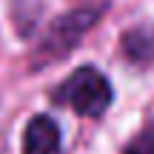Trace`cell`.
<instances>
[{"label": "cell", "instance_id": "6da1fadb", "mask_svg": "<svg viewBox=\"0 0 154 154\" xmlns=\"http://www.w3.org/2000/svg\"><path fill=\"white\" fill-rule=\"evenodd\" d=\"M111 100H114V94H111L109 77L97 72L94 66H80L54 91L57 106H69L83 117H100L111 106Z\"/></svg>", "mask_w": 154, "mask_h": 154}, {"label": "cell", "instance_id": "7a4b0ae2", "mask_svg": "<svg viewBox=\"0 0 154 154\" xmlns=\"http://www.w3.org/2000/svg\"><path fill=\"white\" fill-rule=\"evenodd\" d=\"M94 23H97V11L94 9H77V11H69V14L57 17V20L49 26V32H46L34 63L40 66V63H46V60L66 57L69 51L88 34V29H91Z\"/></svg>", "mask_w": 154, "mask_h": 154}, {"label": "cell", "instance_id": "3957f363", "mask_svg": "<svg viewBox=\"0 0 154 154\" xmlns=\"http://www.w3.org/2000/svg\"><path fill=\"white\" fill-rule=\"evenodd\" d=\"M23 154H63L60 126L49 114H37L34 120H29L23 134Z\"/></svg>", "mask_w": 154, "mask_h": 154}, {"label": "cell", "instance_id": "277c9868", "mask_svg": "<svg viewBox=\"0 0 154 154\" xmlns=\"http://www.w3.org/2000/svg\"><path fill=\"white\" fill-rule=\"evenodd\" d=\"M123 54L137 66H149L154 60V29L137 26L128 34H123Z\"/></svg>", "mask_w": 154, "mask_h": 154}, {"label": "cell", "instance_id": "5b68a950", "mask_svg": "<svg viewBox=\"0 0 154 154\" xmlns=\"http://www.w3.org/2000/svg\"><path fill=\"white\" fill-rule=\"evenodd\" d=\"M123 154H154V120L134 134V140L126 146Z\"/></svg>", "mask_w": 154, "mask_h": 154}]
</instances>
